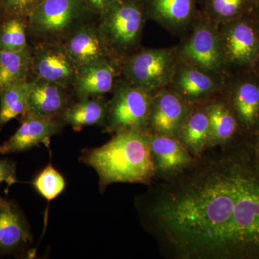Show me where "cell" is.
I'll use <instances>...</instances> for the list:
<instances>
[{
	"mask_svg": "<svg viewBox=\"0 0 259 259\" xmlns=\"http://www.w3.org/2000/svg\"><path fill=\"white\" fill-rule=\"evenodd\" d=\"M255 72H256L257 74H258V75L259 76V64H258V66H256V68H255Z\"/></svg>",
	"mask_w": 259,
	"mask_h": 259,
	"instance_id": "836d02e7",
	"label": "cell"
},
{
	"mask_svg": "<svg viewBox=\"0 0 259 259\" xmlns=\"http://www.w3.org/2000/svg\"><path fill=\"white\" fill-rule=\"evenodd\" d=\"M149 144L155 168L154 180L178 175L195 159L177 138L149 134Z\"/></svg>",
	"mask_w": 259,
	"mask_h": 259,
	"instance_id": "8fae6325",
	"label": "cell"
},
{
	"mask_svg": "<svg viewBox=\"0 0 259 259\" xmlns=\"http://www.w3.org/2000/svg\"><path fill=\"white\" fill-rule=\"evenodd\" d=\"M252 18H253V22H254L255 28H256L257 31H258L259 35V10L258 11H257L256 14H255V15L252 16Z\"/></svg>",
	"mask_w": 259,
	"mask_h": 259,
	"instance_id": "4dcf8cb0",
	"label": "cell"
},
{
	"mask_svg": "<svg viewBox=\"0 0 259 259\" xmlns=\"http://www.w3.org/2000/svg\"><path fill=\"white\" fill-rule=\"evenodd\" d=\"M79 160L96 171L101 193L112 184L147 186L155 179L147 131L116 133L103 146L83 149Z\"/></svg>",
	"mask_w": 259,
	"mask_h": 259,
	"instance_id": "7a4b0ae2",
	"label": "cell"
},
{
	"mask_svg": "<svg viewBox=\"0 0 259 259\" xmlns=\"http://www.w3.org/2000/svg\"><path fill=\"white\" fill-rule=\"evenodd\" d=\"M192 106L175 92H160L152 97L148 132L177 138Z\"/></svg>",
	"mask_w": 259,
	"mask_h": 259,
	"instance_id": "9c48e42d",
	"label": "cell"
},
{
	"mask_svg": "<svg viewBox=\"0 0 259 259\" xmlns=\"http://www.w3.org/2000/svg\"><path fill=\"white\" fill-rule=\"evenodd\" d=\"M74 63L66 51L47 49L39 51L32 65L40 79L65 86L71 80L76 79L77 71Z\"/></svg>",
	"mask_w": 259,
	"mask_h": 259,
	"instance_id": "2e32d148",
	"label": "cell"
},
{
	"mask_svg": "<svg viewBox=\"0 0 259 259\" xmlns=\"http://www.w3.org/2000/svg\"><path fill=\"white\" fill-rule=\"evenodd\" d=\"M64 123V121L56 117L27 111L23 114L21 124L16 132L0 146V153L25 152L40 144L49 148L51 138L61 132Z\"/></svg>",
	"mask_w": 259,
	"mask_h": 259,
	"instance_id": "5b68a950",
	"label": "cell"
},
{
	"mask_svg": "<svg viewBox=\"0 0 259 259\" xmlns=\"http://www.w3.org/2000/svg\"><path fill=\"white\" fill-rule=\"evenodd\" d=\"M134 199L168 259H259V171L253 138L211 148Z\"/></svg>",
	"mask_w": 259,
	"mask_h": 259,
	"instance_id": "6da1fadb",
	"label": "cell"
},
{
	"mask_svg": "<svg viewBox=\"0 0 259 259\" xmlns=\"http://www.w3.org/2000/svg\"><path fill=\"white\" fill-rule=\"evenodd\" d=\"M16 163L9 159H0V184L5 182L8 187L18 182Z\"/></svg>",
	"mask_w": 259,
	"mask_h": 259,
	"instance_id": "f1b7e54d",
	"label": "cell"
},
{
	"mask_svg": "<svg viewBox=\"0 0 259 259\" xmlns=\"http://www.w3.org/2000/svg\"><path fill=\"white\" fill-rule=\"evenodd\" d=\"M153 8L160 18L174 25H179L190 18L192 0H154Z\"/></svg>",
	"mask_w": 259,
	"mask_h": 259,
	"instance_id": "484cf974",
	"label": "cell"
},
{
	"mask_svg": "<svg viewBox=\"0 0 259 259\" xmlns=\"http://www.w3.org/2000/svg\"><path fill=\"white\" fill-rule=\"evenodd\" d=\"M236 81L225 97L245 136L253 138L259 130V76L255 70Z\"/></svg>",
	"mask_w": 259,
	"mask_h": 259,
	"instance_id": "52a82bcc",
	"label": "cell"
},
{
	"mask_svg": "<svg viewBox=\"0 0 259 259\" xmlns=\"http://www.w3.org/2000/svg\"><path fill=\"white\" fill-rule=\"evenodd\" d=\"M184 56L200 69L216 71L225 62L222 47L212 28L199 27L184 47Z\"/></svg>",
	"mask_w": 259,
	"mask_h": 259,
	"instance_id": "4fadbf2b",
	"label": "cell"
},
{
	"mask_svg": "<svg viewBox=\"0 0 259 259\" xmlns=\"http://www.w3.org/2000/svg\"><path fill=\"white\" fill-rule=\"evenodd\" d=\"M63 86L40 79L35 81L29 98L28 111L38 115L56 117L68 106Z\"/></svg>",
	"mask_w": 259,
	"mask_h": 259,
	"instance_id": "ac0fdd59",
	"label": "cell"
},
{
	"mask_svg": "<svg viewBox=\"0 0 259 259\" xmlns=\"http://www.w3.org/2000/svg\"><path fill=\"white\" fill-rule=\"evenodd\" d=\"M111 0H88L90 5L97 11L104 12L108 8Z\"/></svg>",
	"mask_w": 259,
	"mask_h": 259,
	"instance_id": "f546056e",
	"label": "cell"
},
{
	"mask_svg": "<svg viewBox=\"0 0 259 259\" xmlns=\"http://www.w3.org/2000/svg\"><path fill=\"white\" fill-rule=\"evenodd\" d=\"M255 158H256V165L259 171V147L256 146H255Z\"/></svg>",
	"mask_w": 259,
	"mask_h": 259,
	"instance_id": "d6a6232c",
	"label": "cell"
},
{
	"mask_svg": "<svg viewBox=\"0 0 259 259\" xmlns=\"http://www.w3.org/2000/svg\"><path fill=\"white\" fill-rule=\"evenodd\" d=\"M224 61L248 71L259 64V35L252 16L228 21L221 39Z\"/></svg>",
	"mask_w": 259,
	"mask_h": 259,
	"instance_id": "277c9868",
	"label": "cell"
},
{
	"mask_svg": "<svg viewBox=\"0 0 259 259\" xmlns=\"http://www.w3.org/2000/svg\"><path fill=\"white\" fill-rule=\"evenodd\" d=\"M202 104L208 116L212 148L226 147L248 137L242 131L225 97Z\"/></svg>",
	"mask_w": 259,
	"mask_h": 259,
	"instance_id": "7c38bea8",
	"label": "cell"
},
{
	"mask_svg": "<svg viewBox=\"0 0 259 259\" xmlns=\"http://www.w3.org/2000/svg\"><path fill=\"white\" fill-rule=\"evenodd\" d=\"M27 48L26 25L21 18L12 17L0 27V51L18 52Z\"/></svg>",
	"mask_w": 259,
	"mask_h": 259,
	"instance_id": "cb8c5ba5",
	"label": "cell"
},
{
	"mask_svg": "<svg viewBox=\"0 0 259 259\" xmlns=\"http://www.w3.org/2000/svg\"><path fill=\"white\" fill-rule=\"evenodd\" d=\"M30 50L0 51V93L12 85L26 81L32 65Z\"/></svg>",
	"mask_w": 259,
	"mask_h": 259,
	"instance_id": "603a6c76",
	"label": "cell"
},
{
	"mask_svg": "<svg viewBox=\"0 0 259 259\" xmlns=\"http://www.w3.org/2000/svg\"><path fill=\"white\" fill-rule=\"evenodd\" d=\"M82 13L81 0H44L30 15L32 31L44 35L64 32Z\"/></svg>",
	"mask_w": 259,
	"mask_h": 259,
	"instance_id": "30bf717a",
	"label": "cell"
},
{
	"mask_svg": "<svg viewBox=\"0 0 259 259\" xmlns=\"http://www.w3.org/2000/svg\"><path fill=\"white\" fill-rule=\"evenodd\" d=\"M253 139H254V143L255 146L256 147H259V130L258 132L255 134V136H253Z\"/></svg>",
	"mask_w": 259,
	"mask_h": 259,
	"instance_id": "1f68e13d",
	"label": "cell"
},
{
	"mask_svg": "<svg viewBox=\"0 0 259 259\" xmlns=\"http://www.w3.org/2000/svg\"><path fill=\"white\" fill-rule=\"evenodd\" d=\"M250 0H212L213 10L228 21L248 15Z\"/></svg>",
	"mask_w": 259,
	"mask_h": 259,
	"instance_id": "4316f807",
	"label": "cell"
},
{
	"mask_svg": "<svg viewBox=\"0 0 259 259\" xmlns=\"http://www.w3.org/2000/svg\"><path fill=\"white\" fill-rule=\"evenodd\" d=\"M108 105L101 99L83 98L82 100L66 107L61 113L64 123L80 131L85 126L106 125Z\"/></svg>",
	"mask_w": 259,
	"mask_h": 259,
	"instance_id": "44dd1931",
	"label": "cell"
},
{
	"mask_svg": "<svg viewBox=\"0 0 259 259\" xmlns=\"http://www.w3.org/2000/svg\"><path fill=\"white\" fill-rule=\"evenodd\" d=\"M32 185L37 193L49 203L64 192L66 181L50 163L34 178Z\"/></svg>",
	"mask_w": 259,
	"mask_h": 259,
	"instance_id": "d4e9b609",
	"label": "cell"
},
{
	"mask_svg": "<svg viewBox=\"0 0 259 259\" xmlns=\"http://www.w3.org/2000/svg\"><path fill=\"white\" fill-rule=\"evenodd\" d=\"M66 52L75 64L87 66L104 61L106 49L101 36L95 29L84 28L70 37Z\"/></svg>",
	"mask_w": 259,
	"mask_h": 259,
	"instance_id": "e0dca14e",
	"label": "cell"
},
{
	"mask_svg": "<svg viewBox=\"0 0 259 259\" xmlns=\"http://www.w3.org/2000/svg\"><path fill=\"white\" fill-rule=\"evenodd\" d=\"M218 87L214 80L195 67H188L180 71L175 83V93L192 105L204 102Z\"/></svg>",
	"mask_w": 259,
	"mask_h": 259,
	"instance_id": "ffe728a7",
	"label": "cell"
},
{
	"mask_svg": "<svg viewBox=\"0 0 259 259\" xmlns=\"http://www.w3.org/2000/svg\"><path fill=\"white\" fill-rule=\"evenodd\" d=\"M152 97L150 92L134 85L119 89L108 105L105 132L147 131Z\"/></svg>",
	"mask_w": 259,
	"mask_h": 259,
	"instance_id": "3957f363",
	"label": "cell"
},
{
	"mask_svg": "<svg viewBox=\"0 0 259 259\" xmlns=\"http://www.w3.org/2000/svg\"><path fill=\"white\" fill-rule=\"evenodd\" d=\"M177 139L194 158L212 148L208 116L203 104H194L186 117Z\"/></svg>",
	"mask_w": 259,
	"mask_h": 259,
	"instance_id": "9a60e30c",
	"label": "cell"
},
{
	"mask_svg": "<svg viewBox=\"0 0 259 259\" xmlns=\"http://www.w3.org/2000/svg\"><path fill=\"white\" fill-rule=\"evenodd\" d=\"M44 0H0L13 17L21 18L30 15Z\"/></svg>",
	"mask_w": 259,
	"mask_h": 259,
	"instance_id": "83f0119b",
	"label": "cell"
},
{
	"mask_svg": "<svg viewBox=\"0 0 259 259\" xmlns=\"http://www.w3.org/2000/svg\"><path fill=\"white\" fill-rule=\"evenodd\" d=\"M114 76L113 68L105 61L81 66L75 79L76 91L83 98L104 95L112 90Z\"/></svg>",
	"mask_w": 259,
	"mask_h": 259,
	"instance_id": "d6986e66",
	"label": "cell"
},
{
	"mask_svg": "<svg viewBox=\"0 0 259 259\" xmlns=\"http://www.w3.org/2000/svg\"><path fill=\"white\" fill-rule=\"evenodd\" d=\"M33 243L30 225L16 202L0 197V256L23 255Z\"/></svg>",
	"mask_w": 259,
	"mask_h": 259,
	"instance_id": "8992f818",
	"label": "cell"
},
{
	"mask_svg": "<svg viewBox=\"0 0 259 259\" xmlns=\"http://www.w3.org/2000/svg\"><path fill=\"white\" fill-rule=\"evenodd\" d=\"M34 82L26 80L8 87L0 93V131L10 120L28 111Z\"/></svg>",
	"mask_w": 259,
	"mask_h": 259,
	"instance_id": "7402d4cb",
	"label": "cell"
},
{
	"mask_svg": "<svg viewBox=\"0 0 259 259\" xmlns=\"http://www.w3.org/2000/svg\"><path fill=\"white\" fill-rule=\"evenodd\" d=\"M141 10L134 5L125 4L114 8L103 23L105 33L120 47H127L136 41L142 27Z\"/></svg>",
	"mask_w": 259,
	"mask_h": 259,
	"instance_id": "5bb4252c",
	"label": "cell"
},
{
	"mask_svg": "<svg viewBox=\"0 0 259 259\" xmlns=\"http://www.w3.org/2000/svg\"><path fill=\"white\" fill-rule=\"evenodd\" d=\"M173 71V57L167 50L143 51L130 61L127 72L134 86L151 93L166 84Z\"/></svg>",
	"mask_w": 259,
	"mask_h": 259,
	"instance_id": "ba28073f",
	"label": "cell"
}]
</instances>
